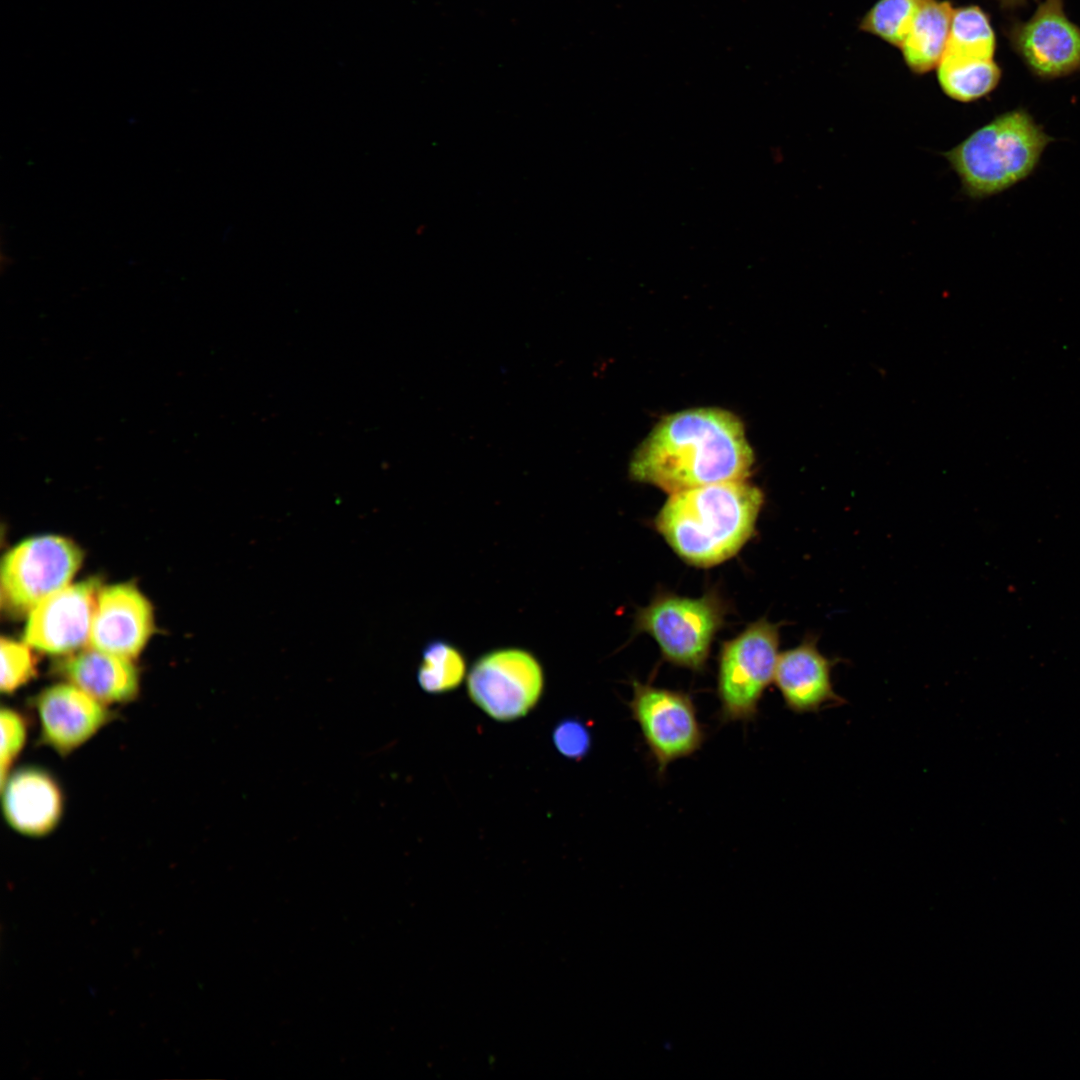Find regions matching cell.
Segmentation results:
<instances>
[{
    "label": "cell",
    "mask_w": 1080,
    "mask_h": 1080,
    "mask_svg": "<svg viewBox=\"0 0 1080 1080\" xmlns=\"http://www.w3.org/2000/svg\"><path fill=\"white\" fill-rule=\"evenodd\" d=\"M632 691L628 703L632 718L662 776L670 763L701 748L705 740L703 726L688 693L637 680L632 681Z\"/></svg>",
    "instance_id": "cell-8"
},
{
    "label": "cell",
    "mask_w": 1080,
    "mask_h": 1080,
    "mask_svg": "<svg viewBox=\"0 0 1080 1080\" xmlns=\"http://www.w3.org/2000/svg\"><path fill=\"white\" fill-rule=\"evenodd\" d=\"M938 83L949 98L970 103L989 95L998 86L1002 70L994 61L940 62Z\"/></svg>",
    "instance_id": "cell-18"
},
{
    "label": "cell",
    "mask_w": 1080,
    "mask_h": 1080,
    "mask_svg": "<svg viewBox=\"0 0 1080 1080\" xmlns=\"http://www.w3.org/2000/svg\"><path fill=\"white\" fill-rule=\"evenodd\" d=\"M36 660L29 645L9 638L1 639L0 689L11 694L36 674Z\"/></svg>",
    "instance_id": "cell-21"
},
{
    "label": "cell",
    "mask_w": 1080,
    "mask_h": 1080,
    "mask_svg": "<svg viewBox=\"0 0 1080 1080\" xmlns=\"http://www.w3.org/2000/svg\"><path fill=\"white\" fill-rule=\"evenodd\" d=\"M0 725V784L3 785L11 773L13 762L25 745L27 725L23 715L9 707L1 708Z\"/></svg>",
    "instance_id": "cell-22"
},
{
    "label": "cell",
    "mask_w": 1080,
    "mask_h": 1080,
    "mask_svg": "<svg viewBox=\"0 0 1080 1080\" xmlns=\"http://www.w3.org/2000/svg\"><path fill=\"white\" fill-rule=\"evenodd\" d=\"M553 744L568 759L581 760L591 747V734L579 719L567 718L558 722L552 733Z\"/></svg>",
    "instance_id": "cell-23"
},
{
    "label": "cell",
    "mask_w": 1080,
    "mask_h": 1080,
    "mask_svg": "<svg viewBox=\"0 0 1080 1080\" xmlns=\"http://www.w3.org/2000/svg\"><path fill=\"white\" fill-rule=\"evenodd\" d=\"M42 742L65 756L90 740L111 719L105 704L71 683H58L35 698Z\"/></svg>",
    "instance_id": "cell-11"
},
{
    "label": "cell",
    "mask_w": 1080,
    "mask_h": 1080,
    "mask_svg": "<svg viewBox=\"0 0 1080 1080\" xmlns=\"http://www.w3.org/2000/svg\"><path fill=\"white\" fill-rule=\"evenodd\" d=\"M1011 48L1032 75L1053 80L1080 72V27L1064 11L1063 0H1044L1024 22L1007 31Z\"/></svg>",
    "instance_id": "cell-9"
},
{
    "label": "cell",
    "mask_w": 1080,
    "mask_h": 1080,
    "mask_svg": "<svg viewBox=\"0 0 1080 1080\" xmlns=\"http://www.w3.org/2000/svg\"><path fill=\"white\" fill-rule=\"evenodd\" d=\"M723 619L724 607L714 594L700 598L659 594L638 610L635 629L654 638L667 662L702 671Z\"/></svg>",
    "instance_id": "cell-5"
},
{
    "label": "cell",
    "mask_w": 1080,
    "mask_h": 1080,
    "mask_svg": "<svg viewBox=\"0 0 1080 1080\" xmlns=\"http://www.w3.org/2000/svg\"><path fill=\"white\" fill-rule=\"evenodd\" d=\"M779 628V624L759 619L722 644L717 673L721 722H749L756 718L760 700L774 681Z\"/></svg>",
    "instance_id": "cell-4"
},
{
    "label": "cell",
    "mask_w": 1080,
    "mask_h": 1080,
    "mask_svg": "<svg viewBox=\"0 0 1080 1080\" xmlns=\"http://www.w3.org/2000/svg\"><path fill=\"white\" fill-rule=\"evenodd\" d=\"M2 812L16 832L43 837L55 830L64 809V797L56 779L38 767L10 773L1 785Z\"/></svg>",
    "instance_id": "cell-14"
},
{
    "label": "cell",
    "mask_w": 1080,
    "mask_h": 1080,
    "mask_svg": "<svg viewBox=\"0 0 1080 1080\" xmlns=\"http://www.w3.org/2000/svg\"><path fill=\"white\" fill-rule=\"evenodd\" d=\"M924 0H878L863 16L859 28L901 47Z\"/></svg>",
    "instance_id": "cell-20"
},
{
    "label": "cell",
    "mask_w": 1080,
    "mask_h": 1080,
    "mask_svg": "<svg viewBox=\"0 0 1080 1080\" xmlns=\"http://www.w3.org/2000/svg\"><path fill=\"white\" fill-rule=\"evenodd\" d=\"M152 607L132 584L122 583L100 590L93 619L90 647L133 659L153 632Z\"/></svg>",
    "instance_id": "cell-12"
},
{
    "label": "cell",
    "mask_w": 1080,
    "mask_h": 1080,
    "mask_svg": "<svg viewBox=\"0 0 1080 1080\" xmlns=\"http://www.w3.org/2000/svg\"><path fill=\"white\" fill-rule=\"evenodd\" d=\"M1054 140L1027 109L1019 107L997 115L943 156L958 176L962 193L982 200L1030 177Z\"/></svg>",
    "instance_id": "cell-3"
},
{
    "label": "cell",
    "mask_w": 1080,
    "mask_h": 1080,
    "mask_svg": "<svg viewBox=\"0 0 1080 1080\" xmlns=\"http://www.w3.org/2000/svg\"><path fill=\"white\" fill-rule=\"evenodd\" d=\"M1003 8H1015L1023 5L1027 0H997Z\"/></svg>",
    "instance_id": "cell-24"
},
{
    "label": "cell",
    "mask_w": 1080,
    "mask_h": 1080,
    "mask_svg": "<svg viewBox=\"0 0 1080 1080\" xmlns=\"http://www.w3.org/2000/svg\"><path fill=\"white\" fill-rule=\"evenodd\" d=\"M817 643L818 637L808 634L796 647L779 653L774 681L785 706L797 714L845 702L835 692L831 678L833 667L841 659L827 657Z\"/></svg>",
    "instance_id": "cell-13"
},
{
    "label": "cell",
    "mask_w": 1080,
    "mask_h": 1080,
    "mask_svg": "<svg viewBox=\"0 0 1080 1080\" xmlns=\"http://www.w3.org/2000/svg\"><path fill=\"white\" fill-rule=\"evenodd\" d=\"M466 675L462 652L444 640H433L423 649L417 670L419 686L429 694H442L460 686Z\"/></svg>",
    "instance_id": "cell-19"
},
{
    "label": "cell",
    "mask_w": 1080,
    "mask_h": 1080,
    "mask_svg": "<svg viewBox=\"0 0 1080 1080\" xmlns=\"http://www.w3.org/2000/svg\"><path fill=\"white\" fill-rule=\"evenodd\" d=\"M471 701L490 718L510 722L526 716L544 689L537 658L519 648L492 650L479 657L467 676Z\"/></svg>",
    "instance_id": "cell-7"
},
{
    "label": "cell",
    "mask_w": 1080,
    "mask_h": 1080,
    "mask_svg": "<svg viewBox=\"0 0 1080 1080\" xmlns=\"http://www.w3.org/2000/svg\"><path fill=\"white\" fill-rule=\"evenodd\" d=\"M996 37L989 15L977 5L954 8L949 37L940 62L994 60Z\"/></svg>",
    "instance_id": "cell-17"
},
{
    "label": "cell",
    "mask_w": 1080,
    "mask_h": 1080,
    "mask_svg": "<svg viewBox=\"0 0 1080 1080\" xmlns=\"http://www.w3.org/2000/svg\"><path fill=\"white\" fill-rule=\"evenodd\" d=\"M754 453L741 420L719 408H694L664 417L634 451L632 480L673 494L743 480Z\"/></svg>",
    "instance_id": "cell-1"
},
{
    "label": "cell",
    "mask_w": 1080,
    "mask_h": 1080,
    "mask_svg": "<svg viewBox=\"0 0 1080 1080\" xmlns=\"http://www.w3.org/2000/svg\"><path fill=\"white\" fill-rule=\"evenodd\" d=\"M101 590L96 578L67 585L28 614L23 640L52 655H69L89 643Z\"/></svg>",
    "instance_id": "cell-10"
},
{
    "label": "cell",
    "mask_w": 1080,
    "mask_h": 1080,
    "mask_svg": "<svg viewBox=\"0 0 1080 1080\" xmlns=\"http://www.w3.org/2000/svg\"><path fill=\"white\" fill-rule=\"evenodd\" d=\"M763 503L761 489L746 479L710 484L670 494L654 526L685 562L711 567L744 546Z\"/></svg>",
    "instance_id": "cell-2"
},
{
    "label": "cell",
    "mask_w": 1080,
    "mask_h": 1080,
    "mask_svg": "<svg viewBox=\"0 0 1080 1080\" xmlns=\"http://www.w3.org/2000/svg\"><path fill=\"white\" fill-rule=\"evenodd\" d=\"M82 559L79 546L64 537L44 535L22 541L2 560V608L12 616L29 614L69 584Z\"/></svg>",
    "instance_id": "cell-6"
},
{
    "label": "cell",
    "mask_w": 1080,
    "mask_h": 1080,
    "mask_svg": "<svg viewBox=\"0 0 1080 1080\" xmlns=\"http://www.w3.org/2000/svg\"><path fill=\"white\" fill-rule=\"evenodd\" d=\"M57 671L105 705L130 702L139 692V674L131 659L92 647L60 661Z\"/></svg>",
    "instance_id": "cell-15"
},
{
    "label": "cell",
    "mask_w": 1080,
    "mask_h": 1080,
    "mask_svg": "<svg viewBox=\"0 0 1080 1080\" xmlns=\"http://www.w3.org/2000/svg\"><path fill=\"white\" fill-rule=\"evenodd\" d=\"M953 6L947 0H924L901 47L903 59L914 74L937 68L949 37Z\"/></svg>",
    "instance_id": "cell-16"
}]
</instances>
